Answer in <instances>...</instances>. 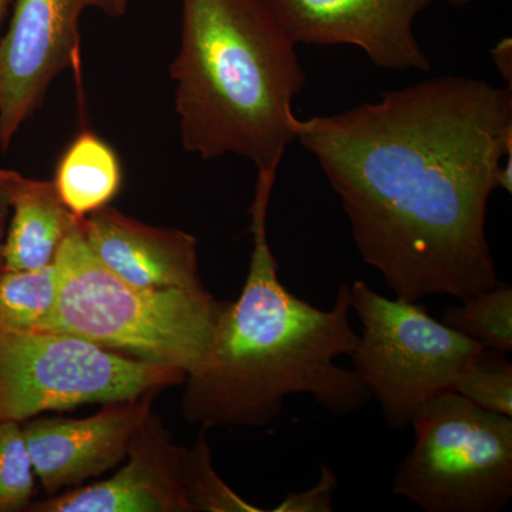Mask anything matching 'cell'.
Returning a JSON list of instances; mask_svg holds the SVG:
<instances>
[{
  "mask_svg": "<svg viewBox=\"0 0 512 512\" xmlns=\"http://www.w3.org/2000/svg\"><path fill=\"white\" fill-rule=\"evenodd\" d=\"M367 265L397 298L464 299L497 285L488 201L512 156V89L440 76L332 116L295 117Z\"/></svg>",
  "mask_w": 512,
  "mask_h": 512,
  "instance_id": "1",
  "label": "cell"
},
{
  "mask_svg": "<svg viewBox=\"0 0 512 512\" xmlns=\"http://www.w3.org/2000/svg\"><path fill=\"white\" fill-rule=\"evenodd\" d=\"M276 174L258 170L247 281L237 301L221 303L207 355L187 376L185 414L204 427L268 426L295 394H309L339 416L372 397L355 370L336 365L359 342L350 323V284L339 285L325 311L293 295L279 278L268 239Z\"/></svg>",
  "mask_w": 512,
  "mask_h": 512,
  "instance_id": "2",
  "label": "cell"
},
{
  "mask_svg": "<svg viewBox=\"0 0 512 512\" xmlns=\"http://www.w3.org/2000/svg\"><path fill=\"white\" fill-rule=\"evenodd\" d=\"M181 8L170 72L185 150L278 171L296 141L292 104L306 84L295 43L265 0H181Z\"/></svg>",
  "mask_w": 512,
  "mask_h": 512,
  "instance_id": "3",
  "label": "cell"
},
{
  "mask_svg": "<svg viewBox=\"0 0 512 512\" xmlns=\"http://www.w3.org/2000/svg\"><path fill=\"white\" fill-rule=\"evenodd\" d=\"M59 299L45 330L79 336L121 355L181 370L197 369L221 303L200 288H138L114 275L87 247L80 227L55 261Z\"/></svg>",
  "mask_w": 512,
  "mask_h": 512,
  "instance_id": "4",
  "label": "cell"
},
{
  "mask_svg": "<svg viewBox=\"0 0 512 512\" xmlns=\"http://www.w3.org/2000/svg\"><path fill=\"white\" fill-rule=\"evenodd\" d=\"M414 444L393 493L427 512H498L512 498V417L456 392L434 397L410 421Z\"/></svg>",
  "mask_w": 512,
  "mask_h": 512,
  "instance_id": "5",
  "label": "cell"
},
{
  "mask_svg": "<svg viewBox=\"0 0 512 512\" xmlns=\"http://www.w3.org/2000/svg\"><path fill=\"white\" fill-rule=\"evenodd\" d=\"M350 293L352 312L362 323L350 356L353 370L393 429L410 426L420 407L454 392L458 379L485 350L417 302L386 298L363 281L353 282Z\"/></svg>",
  "mask_w": 512,
  "mask_h": 512,
  "instance_id": "6",
  "label": "cell"
},
{
  "mask_svg": "<svg viewBox=\"0 0 512 512\" xmlns=\"http://www.w3.org/2000/svg\"><path fill=\"white\" fill-rule=\"evenodd\" d=\"M185 377L70 333L0 330V421L23 423L47 410L126 402Z\"/></svg>",
  "mask_w": 512,
  "mask_h": 512,
  "instance_id": "7",
  "label": "cell"
},
{
  "mask_svg": "<svg viewBox=\"0 0 512 512\" xmlns=\"http://www.w3.org/2000/svg\"><path fill=\"white\" fill-rule=\"evenodd\" d=\"M131 0H13L0 36V148L6 150L53 80L79 63V20L96 8L126 15Z\"/></svg>",
  "mask_w": 512,
  "mask_h": 512,
  "instance_id": "8",
  "label": "cell"
},
{
  "mask_svg": "<svg viewBox=\"0 0 512 512\" xmlns=\"http://www.w3.org/2000/svg\"><path fill=\"white\" fill-rule=\"evenodd\" d=\"M433 0H265L295 45L359 47L382 69L430 72L413 32Z\"/></svg>",
  "mask_w": 512,
  "mask_h": 512,
  "instance_id": "9",
  "label": "cell"
},
{
  "mask_svg": "<svg viewBox=\"0 0 512 512\" xmlns=\"http://www.w3.org/2000/svg\"><path fill=\"white\" fill-rule=\"evenodd\" d=\"M151 396L109 403L86 419H39L23 426L33 470L55 494L99 476L127 456L151 416Z\"/></svg>",
  "mask_w": 512,
  "mask_h": 512,
  "instance_id": "10",
  "label": "cell"
},
{
  "mask_svg": "<svg viewBox=\"0 0 512 512\" xmlns=\"http://www.w3.org/2000/svg\"><path fill=\"white\" fill-rule=\"evenodd\" d=\"M130 461L106 481L77 488L30 508L37 512H194L183 478V448L151 416L137 434Z\"/></svg>",
  "mask_w": 512,
  "mask_h": 512,
  "instance_id": "11",
  "label": "cell"
},
{
  "mask_svg": "<svg viewBox=\"0 0 512 512\" xmlns=\"http://www.w3.org/2000/svg\"><path fill=\"white\" fill-rule=\"evenodd\" d=\"M87 247L128 284L138 288H200L198 242L181 229L156 228L109 205L80 224Z\"/></svg>",
  "mask_w": 512,
  "mask_h": 512,
  "instance_id": "12",
  "label": "cell"
},
{
  "mask_svg": "<svg viewBox=\"0 0 512 512\" xmlns=\"http://www.w3.org/2000/svg\"><path fill=\"white\" fill-rule=\"evenodd\" d=\"M0 191L12 212L3 242L2 269L30 271L52 265L64 239L83 220L67 210L53 181L0 168Z\"/></svg>",
  "mask_w": 512,
  "mask_h": 512,
  "instance_id": "13",
  "label": "cell"
},
{
  "mask_svg": "<svg viewBox=\"0 0 512 512\" xmlns=\"http://www.w3.org/2000/svg\"><path fill=\"white\" fill-rule=\"evenodd\" d=\"M121 165L113 148L90 131L74 138L57 164V195L67 210L84 220L107 207L121 188Z\"/></svg>",
  "mask_w": 512,
  "mask_h": 512,
  "instance_id": "14",
  "label": "cell"
},
{
  "mask_svg": "<svg viewBox=\"0 0 512 512\" xmlns=\"http://www.w3.org/2000/svg\"><path fill=\"white\" fill-rule=\"evenodd\" d=\"M55 264L30 271L0 269V330L43 332L56 311Z\"/></svg>",
  "mask_w": 512,
  "mask_h": 512,
  "instance_id": "15",
  "label": "cell"
},
{
  "mask_svg": "<svg viewBox=\"0 0 512 512\" xmlns=\"http://www.w3.org/2000/svg\"><path fill=\"white\" fill-rule=\"evenodd\" d=\"M443 313V322L485 349L507 355L512 350V288H493L460 299Z\"/></svg>",
  "mask_w": 512,
  "mask_h": 512,
  "instance_id": "16",
  "label": "cell"
},
{
  "mask_svg": "<svg viewBox=\"0 0 512 512\" xmlns=\"http://www.w3.org/2000/svg\"><path fill=\"white\" fill-rule=\"evenodd\" d=\"M183 478L188 498L195 511L210 512H259L261 508L247 503L231 490L215 473L211 451L204 436L192 450L183 448L181 456Z\"/></svg>",
  "mask_w": 512,
  "mask_h": 512,
  "instance_id": "17",
  "label": "cell"
},
{
  "mask_svg": "<svg viewBox=\"0 0 512 512\" xmlns=\"http://www.w3.org/2000/svg\"><path fill=\"white\" fill-rule=\"evenodd\" d=\"M35 470L19 421H0V512L19 511L30 503Z\"/></svg>",
  "mask_w": 512,
  "mask_h": 512,
  "instance_id": "18",
  "label": "cell"
},
{
  "mask_svg": "<svg viewBox=\"0 0 512 512\" xmlns=\"http://www.w3.org/2000/svg\"><path fill=\"white\" fill-rule=\"evenodd\" d=\"M454 392L487 412L512 417V366L503 353L485 349L467 367Z\"/></svg>",
  "mask_w": 512,
  "mask_h": 512,
  "instance_id": "19",
  "label": "cell"
},
{
  "mask_svg": "<svg viewBox=\"0 0 512 512\" xmlns=\"http://www.w3.org/2000/svg\"><path fill=\"white\" fill-rule=\"evenodd\" d=\"M338 488V477L332 468L322 464L320 478L315 487L302 493L286 495L275 512H330L333 511V493Z\"/></svg>",
  "mask_w": 512,
  "mask_h": 512,
  "instance_id": "20",
  "label": "cell"
},
{
  "mask_svg": "<svg viewBox=\"0 0 512 512\" xmlns=\"http://www.w3.org/2000/svg\"><path fill=\"white\" fill-rule=\"evenodd\" d=\"M495 66L508 86H512V40L505 37L491 49Z\"/></svg>",
  "mask_w": 512,
  "mask_h": 512,
  "instance_id": "21",
  "label": "cell"
},
{
  "mask_svg": "<svg viewBox=\"0 0 512 512\" xmlns=\"http://www.w3.org/2000/svg\"><path fill=\"white\" fill-rule=\"evenodd\" d=\"M9 214L8 201H6L3 192L0 191V269H2V249L3 242H5L6 228H8Z\"/></svg>",
  "mask_w": 512,
  "mask_h": 512,
  "instance_id": "22",
  "label": "cell"
},
{
  "mask_svg": "<svg viewBox=\"0 0 512 512\" xmlns=\"http://www.w3.org/2000/svg\"><path fill=\"white\" fill-rule=\"evenodd\" d=\"M13 0H0V32H2L3 23L8 18L10 9H12Z\"/></svg>",
  "mask_w": 512,
  "mask_h": 512,
  "instance_id": "23",
  "label": "cell"
},
{
  "mask_svg": "<svg viewBox=\"0 0 512 512\" xmlns=\"http://www.w3.org/2000/svg\"><path fill=\"white\" fill-rule=\"evenodd\" d=\"M450 5L457 6V8H461V6H466L468 3L473 2V0H446Z\"/></svg>",
  "mask_w": 512,
  "mask_h": 512,
  "instance_id": "24",
  "label": "cell"
}]
</instances>
